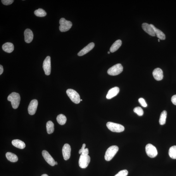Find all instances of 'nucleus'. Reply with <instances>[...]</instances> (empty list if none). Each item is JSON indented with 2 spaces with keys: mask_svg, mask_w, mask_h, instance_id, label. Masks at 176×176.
<instances>
[{
  "mask_svg": "<svg viewBox=\"0 0 176 176\" xmlns=\"http://www.w3.org/2000/svg\"><path fill=\"white\" fill-rule=\"evenodd\" d=\"M8 100L11 102L12 106L14 109H17L19 105L20 101V95L13 92L9 94L8 97Z\"/></svg>",
  "mask_w": 176,
  "mask_h": 176,
  "instance_id": "obj_1",
  "label": "nucleus"
},
{
  "mask_svg": "<svg viewBox=\"0 0 176 176\" xmlns=\"http://www.w3.org/2000/svg\"><path fill=\"white\" fill-rule=\"evenodd\" d=\"M119 150L118 147L116 146H113L109 147L107 149L105 155V159L107 161H109L112 159L117 153Z\"/></svg>",
  "mask_w": 176,
  "mask_h": 176,
  "instance_id": "obj_2",
  "label": "nucleus"
},
{
  "mask_svg": "<svg viewBox=\"0 0 176 176\" xmlns=\"http://www.w3.org/2000/svg\"><path fill=\"white\" fill-rule=\"evenodd\" d=\"M59 29L61 32H65L69 30L72 27L73 24L72 22L69 21L67 20L64 18H62L60 19L59 22Z\"/></svg>",
  "mask_w": 176,
  "mask_h": 176,
  "instance_id": "obj_3",
  "label": "nucleus"
},
{
  "mask_svg": "<svg viewBox=\"0 0 176 176\" xmlns=\"http://www.w3.org/2000/svg\"><path fill=\"white\" fill-rule=\"evenodd\" d=\"M68 96L74 103L78 104L81 101L80 97L79 94L74 90L69 89L66 91Z\"/></svg>",
  "mask_w": 176,
  "mask_h": 176,
  "instance_id": "obj_4",
  "label": "nucleus"
},
{
  "mask_svg": "<svg viewBox=\"0 0 176 176\" xmlns=\"http://www.w3.org/2000/svg\"><path fill=\"white\" fill-rule=\"evenodd\" d=\"M106 126L109 130L114 132H122L125 130L124 127L122 125L112 122L107 123Z\"/></svg>",
  "mask_w": 176,
  "mask_h": 176,
  "instance_id": "obj_5",
  "label": "nucleus"
},
{
  "mask_svg": "<svg viewBox=\"0 0 176 176\" xmlns=\"http://www.w3.org/2000/svg\"><path fill=\"white\" fill-rule=\"evenodd\" d=\"M123 67L120 64H117L109 68L107 73L109 75L116 76L120 74L122 72Z\"/></svg>",
  "mask_w": 176,
  "mask_h": 176,
  "instance_id": "obj_6",
  "label": "nucleus"
},
{
  "mask_svg": "<svg viewBox=\"0 0 176 176\" xmlns=\"http://www.w3.org/2000/svg\"><path fill=\"white\" fill-rule=\"evenodd\" d=\"M146 151L147 155L150 158H154L157 155L158 152L156 147L151 144L146 145Z\"/></svg>",
  "mask_w": 176,
  "mask_h": 176,
  "instance_id": "obj_7",
  "label": "nucleus"
},
{
  "mask_svg": "<svg viewBox=\"0 0 176 176\" xmlns=\"http://www.w3.org/2000/svg\"><path fill=\"white\" fill-rule=\"evenodd\" d=\"M43 68L44 69L45 74L49 75L51 72V58L50 56H47L45 58L43 63Z\"/></svg>",
  "mask_w": 176,
  "mask_h": 176,
  "instance_id": "obj_8",
  "label": "nucleus"
},
{
  "mask_svg": "<svg viewBox=\"0 0 176 176\" xmlns=\"http://www.w3.org/2000/svg\"><path fill=\"white\" fill-rule=\"evenodd\" d=\"M90 158L89 155H83L81 154L79 161V166L81 168H86L90 162Z\"/></svg>",
  "mask_w": 176,
  "mask_h": 176,
  "instance_id": "obj_9",
  "label": "nucleus"
},
{
  "mask_svg": "<svg viewBox=\"0 0 176 176\" xmlns=\"http://www.w3.org/2000/svg\"><path fill=\"white\" fill-rule=\"evenodd\" d=\"M38 101L36 99L32 100L30 102L28 108V113L31 115H34L37 110Z\"/></svg>",
  "mask_w": 176,
  "mask_h": 176,
  "instance_id": "obj_10",
  "label": "nucleus"
},
{
  "mask_svg": "<svg viewBox=\"0 0 176 176\" xmlns=\"http://www.w3.org/2000/svg\"><path fill=\"white\" fill-rule=\"evenodd\" d=\"M71 147L70 145L66 144L64 145L62 149L63 158L65 160H67L71 156Z\"/></svg>",
  "mask_w": 176,
  "mask_h": 176,
  "instance_id": "obj_11",
  "label": "nucleus"
},
{
  "mask_svg": "<svg viewBox=\"0 0 176 176\" xmlns=\"http://www.w3.org/2000/svg\"><path fill=\"white\" fill-rule=\"evenodd\" d=\"M42 155L44 160L50 165L52 166L55 165V161L48 152L45 150L43 151Z\"/></svg>",
  "mask_w": 176,
  "mask_h": 176,
  "instance_id": "obj_12",
  "label": "nucleus"
},
{
  "mask_svg": "<svg viewBox=\"0 0 176 176\" xmlns=\"http://www.w3.org/2000/svg\"><path fill=\"white\" fill-rule=\"evenodd\" d=\"M142 29L144 32L152 36H155L156 34L154 30L150 24L147 23H143L142 24Z\"/></svg>",
  "mask_w": 176,
  "mask_h": 176,
  "instance_id": "obj_13",
  "label": "nucleus"
},
{
  "mask_svg": "<svg viewBox=\"0 0 176 176\" xmlns=\"http://www.w3.org/2000/svg\"><path fill=\"white\" fill-rule=\"evenodd\" d=\"M95 46V44L93 42L90 43L87 45L86 46L84 47L79 52L78 54V55L79 56H82L87 54L88 52L94 48Z\"/></svg>",
  "mask_w": 176,
  "mask_h": 176,
  "instance_id": "obj_14",
  "label": "nucleus"
},
{
  "mask_svg": "<svg viewBox=\"0 0 176 176\" xmlns=\"http://www.w3.org/2000/svg\"><path fill=\"white\" fill-rule=\"evenodd\" d=\"M120 92L119 88L118 87H115L112 88L109 90L107 94L106 98L108 99H111L113 97L117 95Z\"/></svg>",
  "mask_w": 176,
  "mask_h": 176,
  "instance_id": "obj_15",
  "label": "nucleus"
},
{
  "mask_svg": "<svg viewBox=\"0 0 176 176\" xmlns=\"http://www.w3.org/2000/svg\"><path fill=\"white\" fill-rule=\"evenodd\" d=\"M153 75L155 79L157 81H161L163 79V71L160 68H157L154 69L153 72Z\"/></svg>",
  "mask_w": 176,
  "mask_h": 176,
  "instance_id": "obj_16",
  "label": "nucleus"
},
{
  "mask_svg": "<svg viewBox=\"0 0 176 176\" xmlns=\"http://www.w3.org/2000/svg\"><path fill=\"white\" fill-rule=\"evenodd\" d=\"M24 34L25 42L27 43H30L33 38L32 32L29 29H27L25 31Z\"/></svg>",
  "mask_w": 176,
  "mask_h": 176,
  "instance_id": "obj_17",
  "label": "nucleus"
},
{
  "mask_svg": "<svg viewBox=\"0 0 176 176\" xmlns=\"http://www.w3.org/2000/svg\"><path fill=\"white\" fill-rule=\"evenodd\" d=\"M150 25L154 30L157 37L161 40H163L165 39V35L161 30L157 28L153 25L151 24Z\"/></svg>",
  "mask_w": 176,
  "mask_h": 176,
  "instance_id": "obj_18",
  "label": "nucleus"
},
{
  "mask_svg": "<svg viewBox=\"0 0 176 176\" xmlns=\"http://www.w3.org/2000/svg\"><path fill=\"white\" fill-rule=\"evenodd\" d=\"M2 48L5 52L8 53H11L14 49L13 44L11 42H6L3 44Z\"/></svg>",
  "mask_w": 176,
  "mask_h": 176,
  "instance_id": "obj_19",
  "label": "nucleus"
},
{
  "mask_svg": "<svg viewBox=\"0 0 176 176\" xmlns=\"http://www.w3.org/2000/svg\"><path fill=\"white\" fill-rule=\"evenodd\" d=\"M12 144L17 148L21 149L24 148L26 147V144L24 142L20 140H13L12 141Z\"/></svg>",
  "mask_w": 176,
  "mask_h": 176,
  "instance_id": "obj_20",
  "label": "nucleus"
},
{
  "mask_svg": "<svg viewBox=\"0 0 176 176\" xmlns=\"http://www.w3.org/2000/svg\"><path fill=\"white\" fill-rule=\"evenodd\" d=\"M122 44V41L120 40H118L114 43L111 46L110 49V52L111 53H114L118 50V49L120 48Z\"/></svg>",
  "mask_w": 176,
  "mask_h": 176,
  "instance_id": "obj_21",
  "label": "nucleus"
},
{
  "mask_svg": "<svg viewBox=\"0 0 176 176\" xmlns=\"http://www.w3.org/2000/svg\"><path fill=\"white\" fill-rule=\"evenodd\" d=\"M6 157L8 160L11 162H16L18 160L17 156L15 154L10 152H7L6 154Z\"/></svg>",
  "mask_w": 176,
  "mask_h": 176,
  "instance_id": "obj_22",
  "label": "nucleus"
},
{
  "mask_svg": "<svg viewBox=\"0 0 176 176\" xmlns=\"http://www.w3.org/2000/svg\"><path fill=\"white\" fill-rule=\"evenodd\" d=\"M47 132L49 134L53 133L54 131V124L51 121H49L47 122L46 125Z\"/></svg>",
  "mask_w": 176,
  "mask_h": 176,
  "instance_id": "obj_23",
  "label": "nucleus"
},
{
  "mask_svg": "<svg viewBox=\"0 0 176 176\" xmlns=\"http://www.w3.org/2000/svg\"><path fill=\"white\" fill-rule=\"evenodd\" d=\"M56 120L59 124L64 125L66 123L67 118L65 115L61 114L57 116Z\"/></svg>",
  "mask_w": 176,
  "mask_h": 176,
  "instance_id": "obj_24",
  "label": "nucleus"
},
{
  "mask_svg": "<svg viewBox=\"0 0 176 176\" xmlns=\"http://www.w3.org/2000/svg\"><path fill=\"white\" fill-rule=\"evenodd\" d=\"M167 116V112L166 111H163L161 113L160 120H159V123L161 125H163L165 124Z\"/></svg>",
  "mask_w": 176,
  "mask_h": 176,
  "instance_id": "obj_25",
  "label": "nucleus"
},
{
  "mask_svg": "<svg viewBox=\"0 0 176 176\" xmlns=\"http://www.w3.org/2000/svg\"><path fill=\"white\" fill-rule=\"evenodd\" d=\"M169 155L171 158L176 159V146L170 147L169 151Z\"/></svg>",
  "mask_w": 176,
  "mask_h": 176,
  "instance_id": "obj_26",
  "label": "nucleus"
},
{
  "mask_svg": "<svg viewBox=\"0 0 176 176\" xmlns=\"http://www.w3.org/2000/svg\"><path fill=\"white\" fill-rule=\"evenodd\" d=\"M35 15L40 17H43L46 15V13L43 9H39L34 11Z\"/></svg>",
  "mask_w": 176,
  "mask_h": 176,
  "instance_id": "obj_27",
  "label": "nucleus"
},
{
  "mask_svg": "<svg viewBox=\"0 0 176 176\" xmlns=\"http://www.w3.org/2000/svg\"><path fill=\"white\" fill-rule=\"evenodd\" d=\"M134 112L137 114L138 116H142L143 115L144 111L140 107H137L134 108Z\"/></svg>",
  "mask_w": 176,
  "mask_h": 176,
  "instance_id": "obj_28",
  "label": "nucleus"
},
{
  "mask_svg": "<svg viewBox=\"0 0 176 176\" xmlns=\"http://www.w3.org/2000/svg\"><path fill=\"white\" fill-rule=\"evenodd\" d=\"M128 173V171L126 170H124L120 171L115 176H127Z\"/></svg>",
  "mask_w": 176,
  "mask_h": 176,
  "instance_id": "obj_29",
  "label": "nucleus"
},
{
  "mask_svg": "<svg viewBox=\"0 0 176 176\" xmlns=\"http://www.w3.org/2000/svg\"><path fill=\"white\" fill-rule=\"evenodd\" d=\"M138 101L139 103L144 107H146L147 106V104L145 101L144 99L142 98H140L139 99Z\"/></svg>",
  "mask_w": 176,
  "mask_h": 176,
  "instance_id": "obj_30",
  "label": "nucleus"
},
{
  "mask_svg": "<svg viewBox=\"0 0 176 176\" xmlns=\"http://www.w3.org/2000/svg\"><path fill=\"white\" fill-rule=\"evenodd\" d=\"M13 0H2L1 2L4 5H9L13 3Z\"/></svg>",
  "mask_w": 176,
  "mask_h": 176,
  "instance_id": "obj_31",
  "label": "nucleus"
},
{
  "mask_svg": "<svg viewBox=\"0 0 176 176\" xmlns=\"http://www.w3.org/2000/svg\"><path fill=\"white\" fill-rule=\"evenodd\" d=\"M171 101L173 104L176 105V95L172 96L171 98Z\"/></svg>",
  "mask_w": 176,
  "mask_h": 176,
  "instance_id": "obj_32",
  "label": "nucleus"
},
{
  "mask_svg": "<svg viewBox=\"0 0 176 176\" xmlns=\"http://www.w3.org/2000/svg\"><path fill=\"white\" fill-rule=\"evenodd\" d=\"M89 153V149L88 148H85V149L82 152L81 155H87Z\"/></svg>",
  "mask_w": 176,
  "mask_h": 176,
  "instance_id": "obj_33",
  "label": "nucleus"
},
{
  "mask_svg": "<svg viewBox=\"0 0 176 176\" xmlns=\"http://www.w3.org/2000/svg\"><path fill=\"white\" fill-rule=\"evenodd\" d=\"M85 146H86V144H83L81 148L79 151V154H82V152L85 149Z\"/></svg>",
  "mask_w": 176,
  "mask_h": 176,
  "instance_id": "obj_34",
  "label": "nucleus"
},
{
  "mask_svg": "<svg viewBox=\"0 0 176 176\" xmlns=\"http://www.w3.org/2000/svg\"><path fill=\"white\" fill-rule=\"evenodd\" d=\"M3 72V66L1 65H0V75H1Z\"/></svg>",
  "mask_w": 176,
  "mask_h": 176,
  "instance_id": "obj_35",
  "label": "nucleus"
},
{
  "mask_svg": "<svg viewBox=\"0 0 176 176\" xmlns=\"http://www.w3.org/2000/svg\"><path fill=\"white\" fill-rule=\"evenodd\" d=\"M41 176H49L47 174H44L43 175H42Z\"/></svg>",
  "mask_w": 176,
  "mask_h": 176,
  "instance_id": "obj_36",
  "label": "nucleus"
},
{
  "mask_svg": "<svg viewBox=\"0 0 176 176\" xmlns=\"http://www.w3.org/2000/svg\"><path fill=\"white\" fill-rule=\"evenodd\" d=\"M58 163H57L56 161H55V165H58Z\"/></svg>",
  "mask_w": 176,
  "mask_h": 176,
  "instance_id": "obj_37",
  "label": "nucleus"
},
{
  "mask_svg": "<svg viewBox=\"0 0 176 176\" xmlns=\"http://www.w3.org/2000/svg\"><path fill=\"white\" fill-rule=\"evenodd\" d=\"M108 54H110V51H108Z\"/></svg>",
  "mask_w": 176,
  "mask_h": 176,
  "instance_id": "obj_38",
  "label": "nucleus"
},
{
  "mask_svg": "<svg viewBox=\"0 0 176 176\" xmlns=\"http://www.w3.org/2000/svg\"><path fill=\"white\" fill-rule=\"evenodd\" d=\"M158 41H159V42H160V40L158 39Z\"/></svg>",
  "mask_w": 176,
  "mask_h": 176,
  "instance_id": "obj_39",
  "label": "nucleus"
},
{
  "mask_svg": "<svg viewBox=\"0 0 176 176\" xmlns=\"http://www.w3.org/2000/svg\"><path fill=\"white\" fill-rule=\"evenodd\" d=\"M81 101H82V99H81Z\"/></svg>",
  "mask_w": 176,
  "mask_h": 176,
  "instance_id": "obj_40",
  "label": "nucleus"
}]
</instances>
